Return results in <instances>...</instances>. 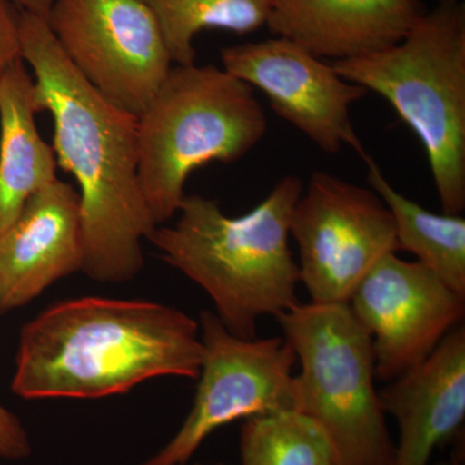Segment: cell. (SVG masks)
Wrapping results in <instances>:
<instances>
[{
    "label": "cell",
    "instance_id": "1",
    "mask_svg": "<svg viewBox=\"0 0 465 465\" xmlns=\"http://www.w3.org/2000/svg\"><path fill=\"white\" fill-rule=\"evenodd\" d=\"M21 57L33 70L34 106L54 118L57 166L79 186L84 262L101 283L133 281L143 241L157 228L139 179L137 116L114 105L76 72L47 21L21 11Z\"/></svg>",
    "mask_w": 465,
    "mask_h": 465
},
{
    "label": "cell",
    "instance_id": "2",
    "mask_svg": "<svg viewBox=\"0 0 465 465\" xmlns=\"http://www.w3.org/2000/svg\"><path fill=\"white\" fill-rule=\"evenodd\" d=\"M200 323L145 300L56 302L23 327L12 391L25 400L124 394L159 378L198 379Z\"/></svg>",
    "mask_w": 465,
    "mask_h": 465
},
{
    "label": "cell",
    "instance_id": "3",
    "mask_svg": "<svg viewBox=\"0 0 465 465\" xmlns=\"http://www.w3.org/2000/svg\"><path fill=\"white\" fill-rule=\"evenodd\" d=\"M302 179L280 180L244 215L223 213L216 201L185 195L173 226H157L149 241L162 259L206 291L232 335L258 338V321L299 304V265L290 249L293 207Z\"/></svg>",
    "mask_w": 465,
    "mask_h": 465
},
{
    "label": "cell",
    "instance_id": "4",
    "mask_svg": "<svg viewBox=\"0 0 465 465\" xmlns=\"http://www.w3.org/2000/svg\"><path fill=\"white\" fill-rule=\"evenodd\" d=\"M393 106L427 153L443 213L465 210V5L439 3L396 45L332 61Z\"/></svg>",
    "mask_w": 465,
    "mask_h": 465
},
{
    "label": "cell",
    "instance_id": "5",
    "mask_svg": "<svg viewBox=\"0 0 465 465\" xmlns=\"http://www.w3.org/2000/svg\"><path fill=\"white\" fill-rule=\"evenodd\" d=\"M268 128L251 85L215 65H174L137 116L139 179L158 226L179 213L193 171L240 161Z\"/></svg>",
    "mask_w": 465,
    "mask_h": 465
},
{
    "label": "cell",
    "instance_id": "6",
    "mask_svg": "<svg viewBox=\"0 0 465 465\" xmlns=\"http://www.w3.org/2000/svg\"><path fill=\"white\" fill-rule=\"evenodd\" d=\"M277 320L300 365L296 411L321 425L338 465L393 464L371 338L349 305L299 302Z\"/></svg>",
    "mask_w": 465,
    "mask_h": 465
},
{
    "label": "cell",
    "instance_id": "7",
    "mask_svg": "<svg viewBox=\"0 0 465 465\" xmlns=\"http://www.w3.org/2000/svg\"><path fill=\"white\" fill-rule=\"evenodd\" d=\"M198 323L203 360L191 412L173 440L140 465H185L219 428L296 411L298 360L286 339L237 338L211 311H202Z\"/></svg>",
    "mask_w": 465,
    "mask_h": 465
},
{
    "label": "cell",
    "instance_id": "8",
    "mask_svg": "<svg viewBox=\"0 0 465 465\" xmlns=\"http://www.w3.org/2000/svg\"><path fill=\"white\" fill-rule=\"evenodd\" d=\"M300 282L316 304H348L384 256L400 251L390 208L371 188L331 173L312 174L293 207Z\"/></svg>",
    "mask_w": 465,
    "mask_h": 465
},
{
    "label": "cell",
    "instance_id": "9",
    "mask_svg": "<svg viewBox=\"0 0 465 465\" xmlns=\"http://www.w3.org/2000/svg\"><path fill=\"white\" fill-rule=\"evenodd\" d=\"M47 24L76 72L131 114H142L173 69L143 0H54Z\"/></svg>",
    "mask_w": 465,
    "mask_h": 465
},
{
    "label": "cell",
    "instance_id": "10",
    "mask_svg": "<svg viewBox=\"0 0 465 465\" xmlns=\"http://www.w3.org/2000/svg\"><path fill=\"white\" fill-rule=\"evenodd\" d=\"M348 305L371 338L375 379L382 382L424 362L465 316L464 296L397 253L366 274Z\"/></svg>",
    "mask_w": 465,
    "mask_h": 465
},
{
    "label": "cell",
    "instance_id": "11",
    "mask_svg": "<svg viewBox=\"0 0 465 465\" xmlns=\"http://www.w3.org/2000/svg\"><path fill=\"white\" fill-rule=\"evenodd\" d=\"M220 57L223 69L262 91L275 114L322 152L335 155L347 145L366 157L351 108L369 92L339 74L332 63L280 36L223 48Z\"/></svg>",
    "mask_w": 465,
    "mask_h": 465
},
{
    "label": "cell",
    "instance_id": "12",
    "mask_svg": "<svg viewBox=\"0 0 465 465\" xmlns=\"http://www.w3.org/2000/svg\"><path fill=\"white\" fill-rule=\"evenodd\" d=\"M81 197L54 180L0 232V314L29 304L61 278L82 271Z\"/></svg>",
    "mask_w": 465,
    "mask_h": 465
},
{
    "label": "cell",
    "instance_id": "13",
    "mask_svg": "<svg viewBox=\"0 0 465 465\" xmlns=\"http://www.w3.org/2000/svg\"><path fill=\"white\" fill-rule=\"evenodd\" d=\"M385 414L396 419L400 442L391 465H428L434 450L463 428L465 327L459 324L424 362L379 391Z\"/></svg>",
    "mask_w": 465,
    "mask_h": 465
},
{
    "label": "cell",
    "instance_id": "14",
    "mask_svg": "<svg viewBox=\"0 0 465 465\" xmlns=\"http://www.w3.org/2000/svg\"><path fill=\"white\" fill-rule=\"evenodd\" d=\"M427 12L423 0H271L272 34L323 60H348L399 43Z\"/></svg>",
    "mask_w": 465,
    "mask_h": 465
},
{
    "label": "cell",
    "instance_id": "15",
    "mask_svg": "<svg viewBox=\"0 0 465 465\" xmlns=\"http://www.w3.org/2000/svg\"><path fill=\"white\" fill-rule=\"evenodd\" d=\"M33 91L24 60L0 75V232L35 193L57 180L54 148L36 127Z\"/></svg>",
    "mask_w": 465,
    "mask_h": 465
},
{
    "label": "cell",
    "instance_id": "16",
    "mask_svg": "<svg viewBox=\"0 0 465 465\" xmlns=\"http://www.w3.org/2000/svg\"><path fill=\"white\" fill-rule=\"evenodd\" d=\"M367 182L390 208L396 225L400 251L412 253L416 262L439 275L450 289L465 298V219L434 213L410 200L391 185L374 159L363 158Z\"/></svg>",
    "mask_w": 465,
    "mask_h": 465
},
{
    "label": "cell",
    "instance_id": "17",
    "mask_svg": "<svg viewBox=\"0 0 465 465\" xmlns=\"http://www.w3.org/2000/svg\"><path fill=\"white\" fill-rule=\"evenodd\" d=\"M163 33L176 65L195 64L194 39L203 30L244 35L266 26L271 0H143Z\"/></svg>",
    "mask_w": 465,
    "mask_h": 465
},
{
    "label": "cell",
    "instance_id": "18",
    "mask_svg": "<svg viewBox=\"0 0 465 465\" xmlns=\"http://www.w3.org/2000/svg\"><path fill=\"white\" fill-rule=\"evenodd\" d=\"M240 450L242 465H338L321 425L295 410L247 419Z\"/></svg>",
    "mask_w": 465,
    "mask_h": 465
},
{
    "label": "cell",
    "instance_id": "19",
    "mask_svg": "<svg viewBox=\"0 0 465 465\" xmlns=\"http://www.w3.org/2000/svg\"><path fill=\"white\" fill-rule=\"evenodd\" d=\"M21 9L11 0H0V75L21 57Z\"/></svg>",
    "mask_w": 465,
    "mask_h": 465
},
{
    "label": "cell",
    "instance_id": "20",
    "mask_svg": "<svg viewBox=\"0 0 465 465\" xmlns=\"http://www.w3.org/2000/svg\"><path fill=\"white\" fill-rule=\"evenodd\" d=\"M32 451L29 434L20 419L0 405V459L24 460Z\"/></svg>",
    "mask_w": 465,
    "mask_h": 465
},
{
    "label": "cell",
    "instance_id": "21",
    "mask_svg": "<svg viewBox=\"0 0 465 465\" xmlns=\"http://www.w3.org/2000/svg\"><path fill=\"white\" fill-rule=\"evenodd\" d=\"M21 11L29 12L47 21L54 0H11Z\"/></svg>",
    "mask_w": 465,
    "mask_h": 465
},
{
    "label": "cell",
    "instance_id": "22",
    "mask_svg": "<svg viewBox=\"0 0 465 465\" xmlns=\"http://www.w3.org/2000/svg\"><path fill=\"white\" fill-rule=\"evenodd\" d=\"M437 465H464V457L461 455V458L457 455V457H452L451 460L442 461V463Z\"/></svg>",
    "mask_w": 465,
    "mask_h": 465
},
{
    "label": "cell",
    "instance_id": "23",
    "mask_svg": "<svg viewBox=\"0 0 465 465\" xmlns=\"http://www.w3.org/2000/svg\"><path fill=\"white\" fill-rule=\"evenodd\" d=\"M195 465H225V464H222V463H216V464H201V463H198V464H195Z\"/></svg>",
    "mask_w": 465,
    "mask_h": 465
}]
</instances>
